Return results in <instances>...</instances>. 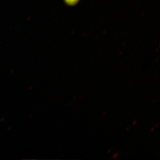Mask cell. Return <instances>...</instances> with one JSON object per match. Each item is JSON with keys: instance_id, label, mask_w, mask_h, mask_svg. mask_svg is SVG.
Wrapping results in <instances>:
<instances>
[{"instance_id": "1", "label": "cell", "mask_w": 160, "mask_h": 160, "mask_svg": "<svg viewBox=\"0 0 160 160\" xmlns=\"http://www.w3.org/2000/svg\"><path fill=\"white\" fill-rule=\"evenodd\" d=\"M67 1H69V2L70 3H72V2H75V0H67Z\"/></svg>"}]
</instances>
